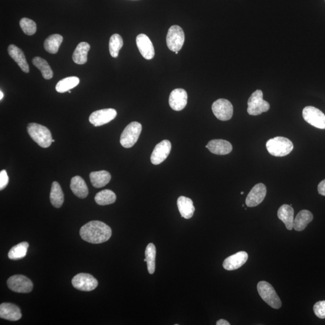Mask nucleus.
<instances>
[{
	"instance_id": "f257e3e1",
	"label": "nucleus",
	"mask_w": 325,
	"mask_h": 325,
	"mask_svg": "<svg viewBox=\"0 0 325 325\" xmlns=\"http://www.w3.org/2000/svg\"><path fill=\"white\" fill-rule=\"evenodd\" d=\"M112 234L111 229L104 222L91 221L80 229V235L82 239L91 244H100L110 239Z\"/></svg>"
},
{
	"instance_id": "f03ea898",
	"label": "nucleus",
	"mask_w": 325,
	"mask_h": 325,
	"mask_svg": "<svg viewBox=\"0 0 325 325\" xmlns=\"http://www.w3.org/2000/svg\"><path fill=\"white\" fill-rule=\"evenodd\" d=\"M27 131L29 136L44 149L50 146L52 142L50 131L47 127L36 123H31L28 125Z\"/></svg>"
},
{
	"instance_id": "7ed1b4c3",
	"label": "nucleus",
	"mask_w": 325,
	"mask_h": 325,
	"mask_svg": "<svg viewBox=\"0 0 325 325\" xmlns=\"http://www.w3.org/2000/svg\"><path fill=\"white\" fill-rule=\"evenodd\" d=\"M293 144L290 140L284 137H276L269 140L267 149L271 155L284 157L290 154L293 150Z\"/></svg>"
},
{
	"instance_id": "20e7f679",
	"label": "nucleus",
	"mask_w": 325,
	"mask_h": 325,
	"mask_svg": "<svg viewBox=\"0 0 325 325\" xmlns=\"http://www.w3.org/2000/svg\"><path fill=\"white\" fill-rule=\"evenodd\" d=\"M257 290L262 300L267 303L269 306L279 309L281 307L282 303L277 292L271 284L264 281L258 282Z\"/></svg>"
},
{
	"instance_id": "39448f33",
	"label": "nucleus",
	"mask_w": 325,
	"mask_h": 325,
	"mask_svg": "<svg viewBox=\"0 0 325 325\" xmlns=\"http://www.w3.org/2000/svg\"><path fill=\"white\" fill-rule=\"evenodd\" d=\"M248 113L252 116L267 112L270 108V104L263 100V94L261 90H257L251 95L248 100Z\"/></svg>"
},
{
	"instance_id": "423d86ee",
	"label": "nucleus",
	"mask_w": 325,
	"mask_h": 325,
	"mask_svg": "<svg viewBox=\"0 0 325 325\" xmlns=\"http://www.w3.org/2000/svg\"><path fill=\"white\" fill-rule=\"evenodd\" d=\"M142 126L137 122L131 123L124 129L120 138L121 145L126 149L133 146L139 139Z\"/></svg>"
},
{
	"instance_id": "0eeeda50",
	"label": "nucleus",
	"mask_w": 325,
	"mask_h": 325,
	"mask_svg": "<svg viewBox=\"0 0 325 325\" xmlns=\"http://www.w3.org/2000/svg\"><path fill=\"white\" fill-rule=\"evenodd\" d=\"M185 40V33L182 27L172 25L169 28L166 36V44L170 51H179L182 48Z\"/></svg>"
},
{
	"instance_id": "6e6552de",
	"label": "nucleus",
	"mask_w": 325,
	"mask_h": 325,
	"mask_svg": "<svg viewBox=\"0 0 325 325\" xmlns=\"http://www.w3.org/2000/svg\"><path fill=\"white\" fill-rule=\"evenodd\" d=\"M8 286L13 291L18 293H28L34 288L32 282L24 275H16L10 277L7 281Z\"/></svg>"
},
{
	"instance_id": "1a4fd4ad",
	"label": "nucleus",
	"mask_w": 325,
	"mask_h": 325,
	"mask_svg": "<svg viewBox=\"0 0 325 325\" xmlns=\"http://www.w3.org/2000/svg\"><path fill=\"white\" fill-rule=\"evenodd\" d=\"M304 119L312 126L319 129H325V114L318 108L307 106L303 111Z\"/></svg>"
},
{
	"instance_id": "9d476101",
	"label": "nucleus",
	"mask_w": 325,
	"mask_h": 325,
	"mask_svg": "<svg viewBox=\"0 0 325 325\" xmlns=\"http://www.w3.org/2000/svg\"><path fill=\"white\" fill-rule=\"evenodd\" d=\"M72 284L78 290L90 291L97 287L98 282L93 275L81 273L72 278Z\"/></svg>"
},
{
	"instance_id": "9b49d317",
	"label": "nucleus",
	"mask_w": 325,
	"mask_h": 325,
	"mask_svg": "<svg viewBox=\"0 0 325 325\" xmlns=\"http://www.w3.org/2000/svg\"><path fill=\"white\" fill-rule=\"evenodd\" d=\"M212 111L218 120L226 121L231 119L233 106L230 101L226 99L216 100L212 105Z\"/></svg>"
},
{
	"instance_id": "f8f14e48",
	"label": "nucleus",
	"mask_w": 325,
	"mask_h": 325,
	"mask_svg": "<svg viewBox=\"0 0 325 325\" xmlns=\"http://www.w3.org/2000/svg\"><path fill=\"white\" fill-rule=\"evenodd\" d=\"M117 116V111L113 108H105L94 111L90 116V122L95 127L103 126L110 123Z\"/></svg>"
},
{
	"instance_id": "ddd939ff",
	"label": "nucleus",
	"mask_w": 325,
	"mask_h": 325,
	"mask_svg": "<svg viewBox=\"0 0 325 325\" xmlns=\"http://www.w3.org/2000/svg\"><path fill=\"white\" fill-rule=\"evenodd\" d=\"M267 187L262 183L256 185L249 193L246 199V205L248 208H254L263 201L267 195Z\"/></svg>"
},
{
	"instance_id": "4468645a",
	"label": "nucleus",
	"mask_w": 325,
	"mask_h": 325,
	"mask_svg": "<svg viewBox=\"0 0 325 325\" xmlns=\"http://www.w3.org/2000/svg\"><path fill=\"white\" fill-rule=\"evenodd\" d=\"M171 149V143L167 140H164L157 144L151 156V161L153 165H160L163 163L169 155Z\"/></svg>"
},
{
	"instance_id": "2eb2a0df",
	"label": "nucleus",
	"mask_w": 325,
	"mask_h": 325,
	"mask_svg": "<svg viewBox=\"0 0 325 325\" xmlns=\"http://www.w3.org/2000/svg\"><path fill=\"white\" fill-rule=\"evenodd\" d=\"M169 103L173 110L184 109L188 103V94L183 88H176L170 94Z\"/></svg>"
},
{
	"instance_id": "dca6fc26",
	"label": "nucleus",
	"mask_w": 325,
	"mask_h": 325,
	"mask_svg": "<svg viewBox=\"0 0 325 325\" xmlns=\"http://www.w3.org/2000/svg\"><path fill=\"white\" fill-rule=\"evenodd\" d=\"M136 44L141 55L146 59L151 60L154 57V46L150 39L146 35L140 34L137 36Z\"/></svg>"
},
{
	"instance_id": "f3484780",
	"label": "nucleus",
	"mask_w": 325,
	"mask_h": 325,
	"mask_svg": "<svg viewBox=\"0 0 325 325\" xmlns=\"http://www.w3.org/2000/svg\"><path fill=\"white\" fill-rule=\"evenodd\" d=\"M248 259L247 252L241 251L229 256L223 262V267L226 271H234L241 268Z\"/></svg>"
},
{
	"instance_id": "a211bd4d",
	"label": "nucleus",
	"mask_w": 325,
	"mask_h": 325,
	"mask_svg": "<svg viewBox=\"0 0 325 325\" xmlns=\"http://www.w3.org/2000/svg\"><path fill=\"white\" fill-rule=\"evenodd\" d=\"M0 317L9 321H17L22 317L18 307L11 303H3L0 305Z\"/></svg>"
},
{
	"instance_id": "6ab92c4d",
	"label": "nucleus",
	"mask_w": 325,
	"mask_h": 325,
	"mask_svg": "<svg viewBox=\"0 0 325 325\" xmlns=\"http://www.w3.org/2000/svg\"><path fill=\"white\" fill-rule=\"evenodd\" d=\"M206 149L216 155H226L232 152V144L228 141L222 139H214L208 143Z\"/></svg>"
},
{
	"instance_id": "aec40b11",
	"label": "nucleus",
	"mask_w": 325,
	"mask_h": 325,
	"mask_svg": "<svg viewBox=\"0 0 325 325\" xmlns=\"http://www.w3.org/2000/svg\"><path fill=\"white\" fill-rule=\"evenodd\" d=\"M8 52L11 56L18 64L23 72L28 73L29 71V66L24 52L20 48L16 47L15 45H10L8 47Z\"/></svg>"
},
{
	"instance_id": "412c9836",
	"label": "nucleus",
	"mask_w": 325,
	"mask_h": 325,
	"mask_svg": "<svg viewBox=\"0 0 325 325\" xmlns=\"http://www.w3.org/2000/svg\"><path fill=\"white\" fill-rule=\"evenodd\" d=\"M177 205L183 218L186 219L192 218L195 209L191 199L185 196H180L177 200Z\"/></svg>"
},
{
	"instance_id": "4be33fe9",
	"label": "nucleus",
	"mask_w": 325,
	"mask_h": 325,
	"mask_svg": "<svg viewBox=\"0 0 325 325\" xmlns=\"http://www.w3.org/2000/svg\"><path fill=\"white\" fill-rule=\"evenodd\" d=\"M70 188L78 198H86L88 193L87 186L84 180L80 176H75L71 179Z\"/></svg>"
},
{
	"instance_id": "5701e85b",
	"label": "nucleus",
	"mask_w": 325,
	"mask_h": 325,
	"mask_svg": "<svg viewBox=\"0 0 325 325\" xmlns=\"http://www.w3.org/2000/svg\"><path fill=\"white\" fill-rule=\"evenodd\" d=\"M278 217L284 223L288 230L293 228L294 210L291 206L287 204L281 206L278 211Z\"/></svg>"
},
{
	"instance_id": "b1692460",
	"label": "nucleus",
	"mask_w": 325,
	"mask_h": 325,
	"mask_svg": "<svg viewBox=\"0 0 325 325\" xmlns=\"http://www.w3.org/2000/svg\"><path fill=\"white\" fill-rule=\"evenodd\" d=\"M313 219V215L310 211L302 210L294 219L293 228L297 231H303Z\"/></svg>"
},
{
	"instance_id": "393cba45",
	"label": "nucleus",
	"mask_w": 325,
	"mask_h": 325,
	"mask_svg": "<svg viewBox=\"0 0 325 325\" xmlns=\"http://www.w3.org/2000/svg\"><path fill=\"white\" fill-rule=\"evenodd\" d=\"M92 185L95 188H101L106 186L111 180L110 173L106 170L93 172L90 173Z\"/></svg>"
},
{
	"instance_id": "a878e982",
	"label": "nucleus",
	"mask_w": 325,
	"mask_h": 325,
	"mask_svg": "<svg viewBox=\"0 0 325 325\" xmlns=\"http://www.w3.org/2000/svg\"><path fill=\"white\" fill-rule=\"evenodd\" d=\"M90 45L87 42H82L77 45L72 55V59L75 64L83 65L87 61V54L90 50Z\"/></svg>"
},
{
	"instance_id": "bb28decb",
	"label": "nucleus",
	"mask_w": 325,
	"mask_h": 325,
	"mask_svg": "<svg viewBox=\"0 0 325 325\" xmlns=\"http://www.w3.org/2000/svg\"><path fill=\"white\" fill-rule=\"evenodd\" d=\"M50 201L55 208H61L64 202V194L60 185L57 182L52 183L50 192Z\"/></svg>"
},
{
	"instance_id": "cd10ccee",
	"label": "nucleus",
	"mask_w": 325,
	"mask_h": 325,
	"mask_svg": "<svg viewBox=\"0 0 325 325\" xmlns=\"http://www.w3.org/2000/svg\"><path fill=\"white\" fill-rule=\"evenodd\" d=\"M62 41H63V37L61 35H52L45 41V50L51 54H56Z\"/></svg>"
},
{
	"instance_id": "c85d7f7f",
	"label": "nucleus",
	"mask_w": 325,
	"mask_h": 325,
	"mask_svg": "<svg viewBox=\"0 0 325 325\" xmlns=\"http://www.w3.org/2000/svg\"><path fill=\"white\" fill-rule=\"evenodd\" d=\"M33 64L41 71L45 80H50L53 77L52 72L48 62L40 57H35L33 59Z\"/></svg>"
},
{
	"instance_id": "c756f323",
	"label": "nucleus",
	"mask_w": 325,
	"mask_h": 325,
	"mask_svg": "<svg viewBox=\"0 0 325 325\" xmlns=\"http://www.w3.org/2000/svg\"><path fill=\"white\" fill-rule=\"evenodd\" d=\"M95 200L98 205H110L115 202L116 196L111 190L106 189L98 193L95 197Z\"/></svg>"
},
{
	"instance_id": "7c9ffc66",
	"label": "nucleus",
	"mask_w": 325,
	"mask_h": 325,
	"mask_svg": "<svg viewBox=\"0 0 325 325\" xmlns=\"http://www.w3.org/2000/svg\"><path fill=\"white\" fill-rule=\"evenodd\" d=\"M80 83V79L77 77H69L58 82L55 90L59 93H65L76 87Z\"/></svg>"
},
{
	"instance_id": "2f4dec72",
	"label": "nucleus",
	"mask_w": 325,
	"mask_h": 325,
	"mask_svg": "<svg viewBox=\"0 0 325 325\" xmlns=\"http://www.w3.org/2000/svg\"><path fill=\"white\" fill-rule=\"evenodd\" d=\"M29 245L27 242H21L11 249L8 253V257L11 260H20L27 255Z\"/></svg>"
},
{
	"instance_id": "473e14b6",
	"label": "nucleus",
	"mask_w": 325,
	"mask_h": 325,
	"mask_svg": "<svg viewBox=\"0 0 325 325\" xmlns=\"http://www.w3.org/2000/svg\"><path fill=\"white\" fill-rule=\"evenodd\" d=\"M145 257L147 271L150 274H153L156 270V248L153 244H150L146 246Z\"/></svg>"
},
{
	"instance_id": "72a5a7b5",
	"label": "nucleus",
	"mask_w": 325,
	"mask_h": 325,
	"mask_svg": "<svg viewBox=\"0 0 325 325\" xmlns=\"http://www.w3.org/2000/svg\"><path fill=\"white\" fill-rule=\"evenodd\" d=\"M123 44V39L120 35L114 34L111 36L109 41V51L111 57L114 58L118 57Z\"/></svg>"
},
{
	"instance_id": "f704fd0d",
	"label": "nucleus",
	"mask_w": 325,
	"mask_h": 325,
	"mask_svg": "<svg viewBox=\"0 0 325 325\" xmlns=\"http://www.w3.org/2000/svg\"><path fill=\"white\" fill-rule=\"evenodd\" d=\"M19 24H20L22 31L28 36L34 35L37 31V26H36V23L31 19L22 18Z\"/></svg>"
},
{
	"instance_id": "c9c22d12",
	"label": "nucleus",
	"mask_w": 325,
	"mask_h": 325,
	"mask_svg": "<svg viewBox=\"0 0 325 325\" xmlns=\"http://www.w3.org/2000/svg\"><path fill=\"white\" fill-rule=\"evenodd\" d=\"M313 310L317 317L325 318V301L317 302L314 305Z\"/></svg>"
},
{
	"instance_id": "e433bc0d",
	"label": "nucleus",
	"mask_w": 325,
	"mask_h": 325,
	"mask_svg": "<svg viewBox=\"0 0 325 325\" xmlns=\"http://www.w3.org/2000/svg\"><path fill=\"white\" fill-rule=\"evenodd\" d=\"M9 177L6 170H2L0 172V190H3L8 185Z\"/></svg>"
},
{
	"instance_id": "4c0bfd02",
	"label": "nucleus",
	"mask_w": 325,
	"mask_h": 325,
	"mask_svg": "<svg viewBox=\"0 0 325 325\" xmlns=\"http://www.w3.org/2000/svg\"><path fill=\"white\" fill-rule=\"evenodd\" d=\"M318 192L320 195L325 196V180L321 181L318 185Z\"/></svg>"
},
{
	"instance_id": "58836bf2",
	"label": "nucleus",
	"mask_w": 325,
	"mask_h": 325,
	"mask_svg": "<svg viewBox=\"0 0 325 325\" xmlns=\"http://www.w3.org/2000/svg\"><path fill=\"white\" fill-rule=\"evenodd\" d=\"M217 325H230V323L224 319H220L216 322Z\"/></svg>"
},
{
	"instance_id": "ea45409f",
	"label": "nucleus",
	"mask_w": 325,
	"mask_h": 325,
	"mask_svg": "<svg viewBox=\"0 0 325 325\" xmlns=\"http://www.w3.org/2000/svg\"><path fill=\"white\" fill-rule=\"evenodd\" d=\"M3 97H4V94H3V92L0 91V100H2Z\"/></svg>"
},
{
	"instance_id": "a19ab883",
	"label": "nucleus",
	"mask_w": 325,
	"mask_h": 325,
	"mask_svg": "<svg viewBox=\"0 0 325 325\" xmlns=\"http://www.w3.org/2000/svg\"><path fill=\"white\" fill-rule=\"evenodd\" d=\"M179 51H175V53L176 54H179Z\"/></svg>"
},
{
	"instance_id": "79ce46f5",
	"label": "nucleus",
	"mask_w": 325,
	"mask_h": 325,
	"mask_svg": "<svg viewBox=\"0 0 325 325\" xmlns=\"http://www.w3.org/2000/svg\"><path fill=\"white\" fill-rule=\"evenodd\" d=\"M244 192H241V195H244Z\"/></svg>"
},
{
	"instance_id": "37998d69",
	"label": "nucleus",
	"mask_w": 325,
	"mask_h": 325,
	"mask_svg": "<svg viewBox=\"0 0 325 325\" xmlns=\"http://www.w3.org/2000/svg\"><path fill=\"white\" fill-rule=\"evenodd\" d=\"M68 93L71 94V91H69Z\"/></svg>"
},
{
	"instance_id": "c03bdc74",
	"label": "nucleus",
	"mask_w": 325,
	"mask_h": 325,
	"mask_svg": "<svg viewBox=\"0 0 325 325\" xmlns=\"http://www.w3.org/2000/svg\"><path fill=\"white\" fill-rule=\"evenodd\" d=\"M55 142V140L52 139V142Z\"/></svg>"
}]
</instances>
